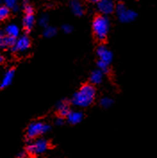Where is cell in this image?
Here are the masks:
<instances>
[{
  "label": "cell",
  "mask_w": 157,
  "mask_h": 158,
  "mask_svg": "<svg viewBox=\"0 0 157 158\" xmlns=\"http://www.w3.org/2000/svg\"><path fill=\"white\" fill-rule=\"evenodd\" d=\"M4 3L8 8H12L14 11H18V0H4Z\"/></svg>",
  "instance_id": "cell-20"
},
{
  "label": "cell",
  "mask_w": 157,
  "mask_h": 158,
  "mask_svg": "<svg viewBox=\"0 0 157 158\" xmlns=\"http://www.w3.org/2000/svg\"><path fill=\"white\" fill-rule=\"evenodd\" d=\"M49 148V143L45 139H37L30 142L27 146V152L31 156H39L44 154Z\"/></svg>",
  "instance_id": "cell-3"
},
{
  "label": "cell",
  "mask_w": 157,
  "mask_h": 158,
  "mask_svg": "<svg viewBox=\"0 0 157 158\" xmlns=\"http://www.w3.org/2000/svg\"><path fill=\"white\" fill-rule=\"evenodd\" d=\"M16 39L9 37L6 35L5 31H0V48H13L14 43H15Z\"/></svg>",
  "instance_id": "cell-9"
},
{
  "label": "cell",
  "mask_w": 157,
  "mask_h": 158,
  "mask_svg": "<svg viewBox=\"0 0 157 158\" xmlns=\"http://www.w3.org/2000/svg\"><path fill=\"white\" fill-rule=\"evenodd\" d=\"M5 33L9 37L17 39L20 35V29L16 24H9L6 26V30H5Z\"/></svg>",
  "instance_id": "cell-14"
},
{
  "label": "cell",
  "mask_w": 157,
  "mask_h": 158,
  "mask_svg": "<svg viewBox=\"0 0 157 158\" xmlns=\"http://www.w3.org/2000/svg\"><path fill=\"white\" fill-rule=\"evenodd\" d=\"M35 23V17L34 14H25L23 18V27L27 31H31L33 28Z\"/></svg>",
  "instance_id": "cell-15"
},
{
  "label": "cell",
  "mask_w": 157,
  "mask_h": 158,
  "mask_svg": "<svg viewBox=\"0 0 157 158\" xmlns=\"http://www.w3.org/2000/svg\"><path fill=\"white\" fill-rule=\"evenodd\" d=\"M10 8L6 6H0V21H4L9 16Z\"/></svg>",
  "instance_id": "cell-18"
},
{
  "label": "cell",
  "mask_w": 157,
  "mask_h": 158,
  "mask_svg": "<svg viewBox=\"0 0 157 158\" xmlns=\"http://www.w3.org/2000/svg\"><path fill=\"white\" fill-rule=\"evenodd\" d=\"M115 7L114 0H100L97 3V8L103 15H111L115 10Z\"/></svg>",
  "instance_id": "cell-6"
},
{
  "label": "cell",
  "mask_w": 157,
  "mask_h": 158,
  "mask_svg": "<svg viewBox=\"0 0 157 158\" xmlns=\"http://www.w3.org/2000/svg\"><path fill=\"white\" fill-rule=\"evenodd\" d=\"M68 122L72 124H78L83 119V114L80 111H70L67 115Z\"/></svg>",
  "instance_id": "cell-10"
},
{
  "label": "cell",
  "mask_w": 157,
  "mask_h": 158,
  "mask_svg": "<svg viewBox=\"0 0 157 158\" xmlns=\"http://www.w3.org/2000/svg\"><path fill=\"white\" fill-rule=\"evenodd\" d=\"M14 77V69H10L4 75V77L2 79V81H1V84H0V87L3 88V89L8 87L9 85H11V83L13 82Z\"/></svg>",
  "instance_id": "cell-11"
},
{
  "label": "cell",
  "mask_w": 157,
  "mask_h": 158,
  "mask_svg": "<svg viewBox=\"0 0 157 158\" xmlns=\"http://www.w3.org/2000/svg\"><path fill=\"white\" fill-rule=\"evenodd\" d=\"M26 157V154L23 153V152H22V153H20L18 156H17V158H25Z\"/></svg>",
  "instance_id": "cell-26"
},
{
  "label": "cell",
  "mask_w": 157,
  "mask_h": 158,
  "mask_svg": "<svg viewBox=\"0 0 157 158\" xmlns=\"http://www.w3.org/2000/svg\"><path fill=\"white\" fill-rule=\"evenodd\" d=\"M92 28L97 39L104 40L107 37L110 30V22L105 15H98L94 19Z\"/></svg>",
  "instance_id": "cell-2"
},
{
  "label": "cell",
  "mask_w": 157,
  "mask_h": 158,
  "mask_svg": "<svg viewBox=\"0 0 157 158\" xmlns=\"http://www.w3.org/2000/svg\"><path fill=\"white\" fill-rule=\"evenodd\" d=\"M24 12L25 14H33V7L28 4V3H25L24 4Z\"/></svg>",
  "instance_id": "cell-23"
},
{
  "label": "cell",
  "mask_w": 157,
  "mask_h": 158,
  "mask_svg": "<svg viewBox=\"0 0 157 158\" xmlns=\"http://www.w3.org/2000/svg\"><path fill=\"white\" fill-rule=\"evenodd\" d=\"M50 130V126L41 122H34L29 125L27 129V137L30 139H35L40 135L47 133Z\"/></svg>",
  "instance_id": "cell-4"
},
{
  "label": "cell",
  "mask_w": 157,
  "mask_h": 158,
  "mask_svg": "<svg viewBox=\"0 0 157 158\" xmlns=\"http://www.w3.org/2000/svg\"><path fill=\"white\" fill-rule=\"evenodd\" d=\"M104 79V73L102 71H100L99 69L94 71L90 74V81L92 84H100L103 81Z\"/></svg>",
  "instance_id": "cell-16"
},
{
  "label": "cell",
  "mask_w": 157,
  "mask_h": 158,
  "mask_svg": "<svg viewBox=\"0 0 157 158\" xmlns=\"http://www.w3.org/2000/svg\"><path fill=\"white\" fill-rule=\"evenodd\" d=\"M71 9L72 11V13L77 16H81L84 13V9H83L82 5L79 0H72L70 4Z\"/></svg>",
  "instance_id": "cell-13"
},
{
  "label": "cell",
  "mask_w": 157,
  "mask_h": 158,
  "mask_svg": "<svg viewBox=\"0 0 157 158\" xmlns=\"http://www.w3.org/2000/svg\"><path fill=\"white\" fill-rule=\"evenodd\" d=\"M95 98H96L95 88L92 85L86 84L75 93L72 102L76 106L84 108L89 106L94 102Z\"/></svg>",
  "instance_id": "cell-1"
},
{
  "label": "cell",
  "mask_w": 157,
  "mask_h": 158,
  "mask_svg": "<svg viewBox=\"0 0 157 158\" xmlns=\"http://www.w3.org/2000/svg\"><path fill=\"white\" fill-rule=\"evenodd\" d=\"M3 61H4V57H3V56H2L0 55V64H1V63H2Z\"/></svg>",
  "instance_id": "cell-27"
},
{
  "label": "cell",
  "mask_w": 157,
  "mask_h": 158,
  "mask_svg": "<svg viewBox=\"0 0 157 158\" xmlns=\"http://www.w3.org/2000/svg\"><path fill=\"white\" fill-rule=\"evenodd\" d=\"M100 104L101 106L104 107V108H109L113 106L114 104V100L112 99L111 98H108V97H105V98H103L101 101H100Z\"/></svg>",
  "instance_id": "cell-19"
},
{
  "label": "cell",
  "mask_w": 157,
  "mask_h": 158,
  "mask_svg": "<svg viewBox=\"0 0 157 158\" xmlns=\"http://www.w3.org/2000/svg\"><path fill=\"white\" fill-rule=\"evenodd\" d=\"M97 56L99 61L105 62L108 64H110V63L113 60V54L110 50L108 49L105 46H100L97 49Z\"/></svg>",
  "instance_id": "cell-8"
},
{
  "label": "cell",
  "mask_w": 157,
  "mask_h": 158,
  "mask_svg": "<svg viewBox=\"0 0 157 158\" xmlns=\"http://www.w3.org/2000/svg\"><path fill=\"white\" fill-rule=\"evenodd\" d=\"M57 110L60 116L66 117L68 115V114L70 113V111H71L69 103L67 101H64V100L59 102L57 105Z\"/></svg>",
  "instance_id": "cell-12"
},
{
  "label": "cell",
  "mask_w": 157,
  "mask_h": 158,
  "mask_svg": "<svg viewBox=\"0 0 157 158\" xmlns=\"http://www.w3.org/2000/svg\"><path fill=\"white\" fill-rule=\"evenodd\" d=\"M56 32H57V31H56V29L55 27L48 26V27L45 28L43 34H44V36L46 38H52V37H54L56 34Z\"/></svg>",
  "instance_id": "cell-17"
},
{
  "label": "cell",
  "mask_w": 157,
  "mask_h": 158,
  "mask_svg": "<svg viewBox=\"0 0 157 158\" xmlns=\"http://www.w3.org/2000/svg\"><path fill=\"white\" fill-rule=\"evenodd\" d=\"M121 1H122V0H121Z\"/></svg>",
  "instance_id": "cell-30"
},
{
  "label": "cell",
  "mask_w": 157,
  "mask_h": 158,
  "mask_svg": "<svg viewBox=\"0 0 157 158\" xmlns=\"http://www.w3.org/2000/svg\"><path fill=\"white\" fill-rule=\"evenodd\" d=\"M0 5H1V0H0Z\"/></svg>",
  "instance_id": "cell-29"
},
{
  "label": "cell",
  "mask_w": 157,
  "mask_h": 158,
  "mask_svg": "<svg viewBox=\"0 0 157 158\" xmlns=\"http://www.w3.org/2000/svg\"><path fill=\"white\" fill-rule=\"evenodd\" d=\"M97 66H98V69H99L100 71H102L104 73H107L108 70H109V64H106V63H105V62H102V61H98Z\"/></svg>",
  "instance_id": "cell-22"
},
{
  "label": "cell",
  "mask_w": 157,
  "mask_h": 158,
  "mask_svg": "<svg viewBox=\"0 0 157 158\" xmlns=\"http://www.w3.org/2000/svg\"><path fill=\"white\" fill-rule=\"evenodd\" d=\"M62 29H63V31H64L65 33H70V32H72V27L70 24H64L62 27Z\"/></svg>",
  "instance_id": "cell-24"
},
{
  "label": "cell",
  "mask_w": 157,
  "mask_h": 158,
  "mask_svg": "<svg viewBox=\"0 0 157 158\" xmlns=\"http://www.w3.org/2000/svg\"><path fill=\"white\" fill-rule=\"evenodd\" d=\"M48 23H49V18L47 15H43L39 19V24L43 28H46L48 26Z\"/></svg>",
  "instance_id": "cell-21"
},
{
  "label": "cell",
  "mask_w": 157,
  "mask_h": 158,
  "mask_svg": "<svg viewBox=\"0 0 157 158\" xmlns=\"http://www.w3.org/2000/svg\"><path fill=\"white\" fill-rule=\"evenodd\" d=\"M64 119H63V118H58L57 120H56V123L57 125H60V126L64 124Z\"/></svg>",
  "instance_id": "cell-25"
},
{
  "label": "cell",
  "mask_w": 157,
  "mask_h": 158,
  "mask_svg": "<svg viewBox=\"0 0 157 158\" xmlns=\"http://www.w3.org/2000/svg\"><path fill=\"white\" fill-rule=\"evenodd\" d=\"M31 46V41L28 36L23 35L22 37L18 38L15 43L13 47V50L15 52H24L27 49H29Z\"/></svg>",
  "instance_id": "cell-7"
},
{
  "label": "cell",
  "mask_w": 157,
  "mask_h": 158,
  "mask_svg": "<svg viewBox=\"0 0 157 158\" xmlns=\"http://www.w3.org/2000/svg\"><path fill=\"white\" fill-rule=\"evenodd\" d=\"M115 11L118 19L123 23H131L137 17L136 12H134L131 9L127 8L122 4H119L115 7Z\"/></svg>",
  "instance_id": "cell-5"
},
{
  "label": "cell",
  "mask_w": 157,
  "mask_h": 158,
  "mask_svg": "<svg viewBox=\"0 0 157 158\" xmlns=\"http://www.w3.org/2000/svg\"><path fill=\"white\" fill-rule=\"evenodd\" d=\"M91 2H93V3H98L100 0H90Z\"/></svg>",
  "instance_id": "cell-28"
}]
</instances>
